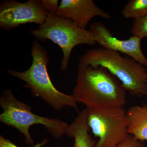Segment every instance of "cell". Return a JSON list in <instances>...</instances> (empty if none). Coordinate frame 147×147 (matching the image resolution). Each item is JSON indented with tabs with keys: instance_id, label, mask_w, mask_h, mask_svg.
I'll return each mask as SVG.
<instances>
[{
	"instance_id": "6da1fadb",
	"label": "cell",
	"mask_w": 147,
	"mask_h": 147,
	"mask_svg": "<svg viewBox=\"0 0 147 147\" xmlns=\"http://www.w3.org/2000/svg\"><path fill=\"white\" fill-rule=\"evenodd\" d=\"M125 91L118 79L106 68L78 65L72 95L87 109L123 108Z\"/></svg>"
},
{
	"instance_id": "7a4b0ae2",
	"label": "cell",
	"mask_w": 147,
	"mask_h": 147,
	"mask_svg": "<svg viewBox=\"0 0 147 147\" xmlns=\"http://www.w3.org/2000/svg\"><path fill=\"white\" fill-rule=\"evenodd\" d=\"M31 55L32 62L28 69L23 71L9 69V74L25 82L24 87L30 89L34 96L40 98L55 110L69 107L79 113L78 102L73 95L60 92L53 85L47 71L48 53L36 39L33 42Z\"/></svg>"
},
{
	"instance_id": "3957f363",
	"label": "cell",
	"mask_w": 147,
	"mask_h": 147,
	"mask_svg": "<svg viewBox=\"0 0 147 147\" xmlns=\"http://www.w3.org/2000/svg\"><path fill=\"white\" fill-rule=\"evenodd\" d=\"M78 65L104 67L120 81L125 90L130 94L137 96L145 95L146 68L132 58L100 47L87 50L79 58Z\"/></svg>"
},
{
	"instance_id": "277c9868",
	"label": "cell",
	"mask_w": 147,
	"mask_h": 147,
	"mask_svg": "<svg viewBox=\"0 0 147 147\" xmlns=\"http://www.w3.org/2000/svg\"><path fill=\"white\" fill-rule=\"evenodd\" d=\"M0 106L3 112L0 115V121L16 129L24 135L27 144L34 146L35 141L29 132L33 125H43L56 139H60L65 134L69 125L58 119L49 118L37 115L32 112V107L18 100L12 90L6 89L0 96Z\"/></svg>"
},
{
	"instance_id": "5b68a950",
	"label": "cell",
	"mask_w": 147,
	"mask_h": 147,
	"mask_svg": "<svg viewBox=\"0 0 147 147\" xmlns=\"http://www.w3.org/2000/svg\"><path fill=\"white\" fill-rule=\"evenodd\" d=\"M30 33L37 40L45 42L50 40L59 46L63 53L61 63L63 71L67 69L74 47L79 45L94 46L96 44L90 30L81 28L70 19L57 13H48L44 23L37 30H31Z\"/></svg>"
},
{
	"instance_id": "8992f818",
	"label": "cell",
	"mask_w": 147,
	"mask_h": 147,
	"mask_svg": "<svg viewBox=\"0 0 147 147\" xmlns=\"http://www.w3.org/2000/svg\"><path fill=\"white\" fill-rule=\"evenodd\" d=\"M86 109L89 127L98 138L94 147H116L129 137L126 110L123 108Z\"/></svg>"
},
{
	"instance_id": "52a82bcc",
	"label": "cell",
	"mask_w": 147,
	"mask_h": 147,
	"mask_svg": "<svg viewBox=\"0 0 147 147\" xmlns=\"http://www.w3.org/2000/svg\"><path fill=\"white\" fill-rule=\"evenodd\" d=\"M48 13L41 0H29L25 3L6 0L0 4V28L9 31L28 23L39 26L44 23Z\"/></svg>"
},
{
	"instance_id": "ba28073f",
	"label": "cell",
	"mask_w": 147,
	"mask_h": 147,
	"mask_svg": "<svg viewBox=\"0 0 147 147\" xmlns=\"http://www.w3.org/2000/svg\"><path fill=\"white\" fill-rule=\"evenodd\" d=\"M90 29L96 44L100 47L127 55L147 67V59L141 48L142 38L132 36L127 40L119 39L113 36L110 30L100 21L90 25Z\"/></svg>"
},
{
	"instance_id": "9c48e42d",
	"label": "cell",
	"mask_w": 147,
	"mask_h": 147,
	"mask_svg": "<svg viewBox=\"0 0 147 147\" xmlns=\"http://www.w3.org/2000/svg\"><path fill=\"white\" fill-rule=\"evenodd\" d=\"M57 14L73 21L86 30L89 23L96 16L109 20L111 15L98 7L93 0H61Z\"/></svg>"
},
{
	"instance_id": "30bf717a",
	"label": "cell",
	"mask_w": 147,
	"mask_h": 147,
	"mask_svg": "<svg viewBox=\"0 0 147 147\" xmlns=\"http://www.w3.org/2000/svg\"><path fill=\"white\" fill-rule=\"evenodd\" d=\"M87 118L86 108L78 113V115L66 131V135L74 139L73 147H94L96 141L90 134Z\"/></svg>"
},
{
	"instance_id": "8fae6325",
	"label": "cell",
	"mask_w": 147,
	"mask_h": 147,
	"mask_svg": "<svg viewBox=\"0 0 147 147\" xmlns=\"http://www.w3.org/2000/svg\"><path fill=\"white\" fill-rule=\"evenodd\" d=\"M126 112L129 134L143 143L147 141V105L132 106Z\"/></svg>"
},
{
	"instance_id": "7c38bea8",
	"label": "cell",
	"mask_w": 147,
	"mask_h": 147,
	"mask_svg": "<svg viewBox=\"0 0 147 147\" xmlns=\"http://www.w3.org/2000/svg\"><path fill=\"white\" fill-rule=\"evenodd\" d=\"M127 19H138L147 16V0H130L121 11Z\"/></svg>"
},
{
	"instance_id": "4fadbf2b",
	"label": "cell",
	"mask_w": 147,
	"mask_h": 147,
	"mask_svg": "<svg viewBox=\"0 0 147 147\" xmlns=\"http://www.w3.org/2000/svg\"><path fill=\"white\" fill-rule=\"evenodd\" d=\"M132 36L143 39L147 37V16L134 20L131 29Z\"/></svg>"
},
{
	"instance_id": "5bb4252c",
	"label": "cell",
	"mask_w": 147,
	"mask_h": 147,
	"mask_svg": "<svg viewBox=\"0 0 147 147\" xmlns=\"http://www.w3.org/2000/svg\"><path fill=\"white\" fill-rule=\"evenodd\" d=\"M47 140L45 139L40 143H37L36 144L30 147H42L47 144ZM0 147H21L18 146L9 140L4 137L3 135L0 136Z\"/></svg>"
},
{
	"instance_id": "9a60e30c",
	"label": "cell",
	"mask_w": 147,
	"mask_h": 147,
	"mask_svg": "<svg viewBox=\"0 0 147 147\" xmlns=\"http://www.w3.org/2000/svg\"><path fill=\"white\" fill-rule=\"evenodd\" d=\"M42 5L49 13H57L59 7L58 0H41Z\"/></svg>"
},
{
	"instance_id": "2e32d148",
	"label": "cell",
	"mask_w": 147,
	"mask_h": 147,
	"mask_svg": "<svg viewBox=\"0 0 147 147\" xmlns=\"http://www.w3.org/2000/svg\"><path fill=\"white\" fill-rule=\"evenodd\" d=\"M116 147H144V143L137 140L132 135H129L127 139Z\"/></svg>"
},
{
	"instance_id": "e0dca14e",
	"label": "cell",
	"mask_w": 147,
	"mask_h": 147,
	"mask_svg": "<svg viewBox=\"0 0 147 147\" xmlns=\"http://www.w3.org/2000/svg\"><path fill=\"white\" fill-rule=\"evenodd\" d=\"M145 95L146 96H147V84L146 86V93H145Z\"/></svg>"
}]
</instances>
